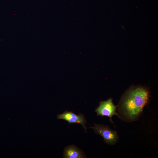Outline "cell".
<instances>
[{"label": "cell", "mask_w": 158, "mask_h": 158, "mask_svg": "<svg viewBox=\"0 0 158 158\" xmlns=\"http://www.w3.org/2000/svg\"><path fill=\"white\" fill-rule=\"evenodd\" d=\"M84 152L75 146L71 145L66 147L64 150L63 158H85Z\"/></svg>", "instance_id": "obj_5"}, {"label": "cell", "mask_w": 158, "mask_h": 158, "mask_svg": "<svg viewBox=\"0 0 158 158\" xmlns=\"http://www.w3.org/2000/svg\"><path fill=\"white\" fill-rule=\"evenodd\" d=\"M94 125V126L89 128H92L96 134L102 136L105 143L111 145H114L117 142L118 136L117 131L112 130L107 126L101 124Z\"/></svg>", "instance_id": "obj_2"}, {"label": "cell", "mask_w": 158, "mask_h": 158, "mask_svg": "<svg viewBox=\"0 0 158 158\" xmlns=\"http://www.w3.org/2000/svg\"><path fill=\"white\" fill-rule=\"evenodd\" d=\"M116 106L114 104L112 98H110L106 101L101 102L95 111L97 116L100 115L102 117L108 116L110 118V122L113 123L112 116L114 115L118 116V114L116 112Z\"/></svg>", "instance_id": "obj_3"}, {"label": "cell", "mask_w": 158, "mask_h": 158, "mask_svg": "<svg viewBox=\"0 0 158 158\" xmlns=\"http://www.w3.org/2000/svg\"><path fill=\"white\" fill-rule=\"evenodd\" d=\"M150 93L145 87L132 88L123 95L118 107V116L127 121L138 119L149 100Z\"/></svg>", "instance_id": "obj_1"}, {"label": "cell", "mask_w": 158, "mask_h": 158, "mask_svg": "<svg viewBox=\"0 0 158 158\" xmlns=\"http://www.w3.org/2000/svg\"><path fill=\"white\" fill-rule=\"evenodd\" d=\"M57 118L59 119H63L67 121L69 124L78 123L80 124L86 131L87 128L85 124L87 123L86 120L84 115L79 114L77 115L72 111H66L63 113L57 115Z\"/></svg>", "instance_id": "obj_4"}]
</instances>
